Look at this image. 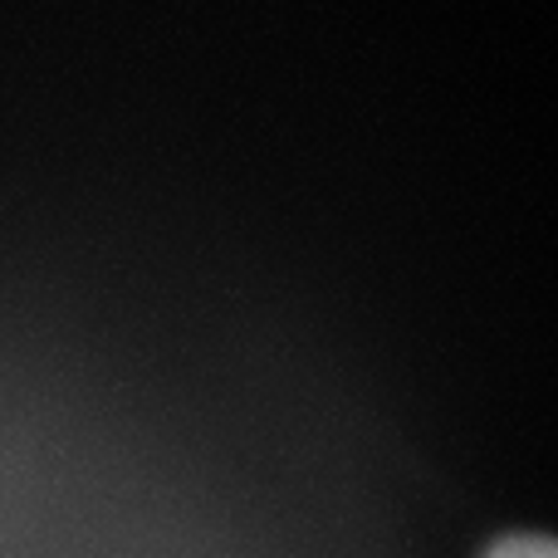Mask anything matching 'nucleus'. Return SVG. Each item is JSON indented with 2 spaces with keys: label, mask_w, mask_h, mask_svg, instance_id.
<instances>
[{
  "label": "nucleus",
  "mask_w": 558,
  "mask_h": 558,
  "mask_svg": "<svg viewBox=\"0 0 558 558\" xmlns=\"http://www.w3.org/2000/svg\"><path fill=\"white\" fill-rule=\"evenodd\" d=\"M490 558H558V539H505L495 544Z\"/></svg>",
  "instance_id": "1"
}]
</instances>
